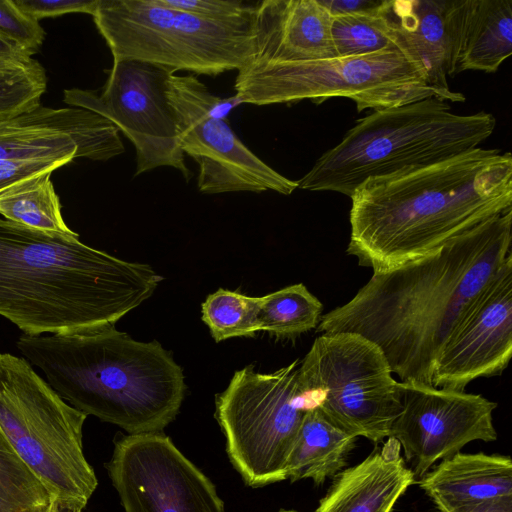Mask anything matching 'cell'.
<instances>
[{
  "label": "cell",
  "instance_id": "cell-17",
  "mask_svg": "<svg viewBox=\"0 0 512 512\" xmlns=\"http://www.w3.org/2000/svg\"><path fill=\"white\" fill-rule=\"evenodd\" d=\"M467 5L468 0H384L379 10L395 48L448 102L465 101L447 80L457 73Z\"/></svg>",
  "mask_w": 512,
  "mask_h": 512
},
{
  "label": "cell",
  "instance_id": "cell-34",
  "mask_svg": "<svg viewBox=\"0 0 512 512\" xmlns=\"http://www.w3.org/2000/svg\"><path fill=\"white\" fill-rule=\"evenodd\" d=\"M31 59V56L19 48L0 39V64L28 62Z\"/></svg>",
  "mask_w": 512,
  "mask_h": 512
},
{
  "label": "cell",
  "instance_id": "cell-27",
  "mask_svg": "<svg viewBox=\"0 0 512 512\" xmlns=\"http://www.w3.org/2000/svg\"><path fill=\"white\" fill-rule=\"evenodd\" d=\"M331 38L336 57H355L396 49L380 12L332 17Z\"/></svg>",
  "mask_w": 512,
  "mask_h": 512
},
{
  "label": "cell",
  "instance_id": "cell-28",
  "mask_svg": "<svg viewBox=\"0 0 512 512\" xmlns=\"http://www.w3.org/2000/svg\"><path fill=\"white\" fill-rule=\"evenodd\" d=\"M47 80L45 69L34 58L0 64V122L38 107Z\"/></svg>",
  "mask_w": 512,
  "mask_h": 512
},
{
  "label": "cell",
  "instance_id": "cell-21",
  "mask_svg": "<svg viewBox=\"0 0 512 512\" xmlns=\"http://www.w3.org/2000/svg\"><path fill=\"white\" fill-rule=\"evenodd\" d=\"M356 438L319 408L307 410L286 464V479L292 482L311 479L317 485L322 484L345 466Z\"/></svg>",
  "mask_w": 512,
  "mask_h": 512
},
{
  "label": "cell",
  "instance_id": "cell-23",
  "mask_svg": "<svg viewBox=\"0 0 512 512\" xmlns=\"http://www.w3.org/2000/svg\"><path fill=\"white\" fill-rule=\"evenodd\" d=\"M0 215L39 231L76 234L64 221L49 172L19 180L0 190Z\"/></svg>",
  "mask_w": 512,
  "mask_h": 512
},
{
  "label": "cell",
  "instance_id": "cell-3",
  "mask_svg": "<svg viewBox=\"0 0 512 512\" xmlns=\"http://www.w3.org/2000/svg\"><path fill=\"white\" fill-rule=\"evenodd\" d=\"M163 277L79 240L0 218V316L23 334H69L114 325Z\"/></svg>",
  "mask_w": 512,
  "mask_h": 512
},
{
  "label": "cell",
  "instance_id": "cell-25",
  "mask_svg": "<svg viewBox=\"0 0 512 512\" xmlns=\"http://www.w3.org/2000/svg\"><path fill=\"white\" fill-rule=\"evenodd\" d=\"M0 512H58L43 482L0 430Z\"/></svg>",
  "mask_w": 512,
  "mask_h": 512
},
{
  "label": "cell",
  "instance_id": "cell-30",
  "mask_svg": "<svg viewBox=\"0 0 512 512\" xmlns=\"http://www.w3.org/2000/svg\"><path fill=\"white\" fill-rule=\"evenodd\" d=\"M168 8L180 10L200 18L230 21L254 14L256 3L240 0H158Z\"/></svg>",
  "mask_w": 512,
  "mask_h": 512
},
{
  "label": "cell",
  "instance_id": "cell-11",
  "mask_svg": "<svg viewBox=\"0 0 512 512\" xmlns=\"http://www.w3.org/2000/svg\"><path fill=\"white\" fill-rule=\"evenodd\" d=\"M167 98L173 110L183 153L199 166L198 189L205 194L273 191L290 195L297 182L257 157L238 138L226 117L242 104L234 95L210 93L195 75L171 74Z\"/></svg>",
  "mask_w": 512,
  "mask_h": 512
},
{
  "label": "cell",
  "instance_id": "cell-4",
  "mask_svg": "<svg viewBox=\"0 0 512 512\" xmlns=\"http://www.w3.org/2000/svg\"><path fill=\"white\" fill-rule=\"evenodd\" d=\"M16 346L71 406L129 434L162 432L179 413L183 371L158 341L140 342L109 325L23 334Z\"/></svg>",
  "mask_w": 512,
  "mask_h": 512
},
{
  "label": "cell",
  "instance_id": "cell-19",
  "mask_svg": "<svg viewBox=\"0 0 512 512\" xmlns=\"http://www.w3.org/2000/svg\"><path fill=\"white\" fill-rule=\"evenodd\" d=\"M388 437L380 452L341 472L314 512H391L415 475Z\"/></svg>",
  "mask_w": 512,
  "mask_h": 512
},
{
  "label": "cell",
  "instance_id": "cell-9",
  "mask_svg": "<svg viewBox=\"0 0 512 512\" xmlns=\"http://www.w3.org/2000/svg\"><path fill=\"white\" fill-rule=\"evenodd\" d=\"M299 360L274 372L252 364L216 395L215 417L234 468L251 487L286 480V464L309 405L298 380Z\"/></svg>",
  "mask_w": 512,
  "mask_h": 512
},
{
  "label": "cell",
  "instance_id": "cell-8",
  "mask_svg": "<svg viewBox=\"0 0 512 512\" xmlns=\"http://www.w3.org/2000/svg\"><path fill=\"white\" fill-rule=\"evenodd\" d=\"M235 96L242 104H290L342 97L358 112L445 97L426 81L419 67L398 49L300 62H250L237 71ZM448 102V101H447Z\"/></svg>",
  "mask_w": 512,
  "mask_h": 512
},
{
  "label": "cell",
  "instance_id": "cell-14",
  "mask_svg": "<svg viewBox=\"0 0 512 512\" xmlns=\"http://www.w3.org/2000/svg\"><path fill=\"white\" fill-rule=\"evenodd\" d=\"M106 468L125 512H224L211 480L162 432L115 439Z\"/></svg>",
  "mask_w": 512,
  "mask_h": 512
},
{
  "label": "cell",
  "instance_id": "cell-26",
  "mask_svg": "<svg viewBox=\"0 0 512 512\" xmlns=\"http://www.w3.org/2000/svg\"><path fill=\"white\" fill-rule=\"evenodd\" d=\"M260 297L218 289L202 303V320L220 342L233 337L254 336L259 330Z\"/></svg>",
  "mask_w": 512,
  "mask_h": 512
},
{
  "label": "cell",
  "instance_id": "cell-18",
  "mask_svg": "<svg viewBox=\"0 0 512 512\" xmlns=\"http://www.w3.org/2000/svg\"><path fill=\"white\" fill-rule=\"evenodd\" d=\"M332 16L319 0H264L253 14L251 62H300L336 57Z\"/></svg>",
  "mask_w": 512,
  "mask_h": 512
},
{
  "label": "cell",
  "instance_id": "cell-2",
  "mask_svg": "<svg viewBox=\"0 0 512 512\" xmlns=\"http://www.w3.org/2000/svg\"><path fill=\"white\" fill-rule=\"evenodd\" d=\"M350 198L346 252L373 273L387 272L512 210V155L477 147L368 178Z\"/></svg>",
  "mask_w": 512,
  "mask_h": 512
},
{
  "label": "cell",
  "instance_id": "cell-33",
  "mask_svg": "<svg viewBox=\"0 0 512 512\" xmlns=\"http://www.w3.org/2000/svg\"><path fill=\"white\" fill-rule=\"evenodd\" d=\"M438 512H512V495L488 498Z\"/></svg>",
  "mask_w": 512,
  "mask_h": 512
},
{
  "label": "cell",
  "instance_id": "cell-31",
  "mask_svg": "<svg viewBox=\"0 0 512 512\" xmlns=\"http://www.w3.org/2000/svg\"><path fill=\"white\" fill-rule=\"evenodd\" d=\"M28 16L40 22L44 18L58 17L69 13L95 12L98 0H14Z\"/></svg>",
  "mask_w": 512,
  "mask_h": 512
},
{
  "label": "cell",
  "instance_id": "cell-16",
  "mask_svg": "<svg viewBox=\"0 0 512 512\" xmlns=\"http://www.w3.org/2000/svg\"><path fill=\"white\" fill-rule=\"evenodd\" d=\"M512 356V254L469 304L436 360L432 385L465 391L480 377L501 375Z\"/></svg>",
  "mask_w": 512,
  "mask_h": 512
},
{
  "label": "cell",
  "instance_id": "cell-6",
  "mask_svg": "<svg viewBox=\"0 0 512 512\" xmlns=\"http://www.w3.org/2000/svg\"><path fill=\"white\" fill-rule=\"evenodd\" d=\"M86 418L25 358L0 352V430L51 493L58 512H82L97 488L83 452Z\"/></svg>",
  "mask_w": 512,
  "mask_h": 512
},
{
  "label": "cell",
  "instance_id": "cell-29",
  "mask_svg": "<svg viewBox=\"0 0 512 512\" xmlns=\"http://www.w3.org/2000/svg\"><path fill=\"white\" fill-rule=\"evenodd\" d=\"M45 31L40 22L25 14L14 0H0V39L29 56L39 52Z\"/></svg>",
  "mask_w": 512,
  "mask_h": 512
},
{
  "label": "cell",
  "instance_id": "cell-13",
  "mask_svg": "<svg viewBox=\"0 0 512 512\" xmlns=\"http://www.w3.org/2000/svg\"><path fill=\"white\" fill-rule=\"evenodd\" d=\"M124 151L119 130L101 115L78 107L54 109L40 104L0 122V190L52 173L77 157L106 161Z\"/></svg>",
  "mask_w": 512,
  "mask_h": 512
},
{
  "label": "cell",
  "instance_id": "cell-20",
  "mask_svg": "<svg viewBox=\"0 0 512 512\" xmlns=\"http://www.w3.org/2000/svg\"><path fill=\"white\" fill-rule=\"evenodd\" d=\"M419 485L437 510L512 495V462L508 456L459 451L423 475Z\"/></svg>",
  "mask_w": 512,
  "mask_h": 512
},
{
  "label": "cell",
  "instance_id": "cell-1",
  "mask_svg": "<svg viewBox=\"0 0 512 512\" xmlns=\"http://www.w3.org/2000/svg\"><path fill=\"white\" fill-rule=\"evenodd\" d=\"M511 228L509 210L422 259L373 273L351 300L321 316L318 332L361 335L401 382L432 385L447 337L511 253Z\"/></svg>",
  "mask_w": 512,
  "mask_h": 512
},
{
  "label": "cell",
  "instance_id": "cell-15",
  "mask_svg": "<svg viewBox=\"0 0 512 512\" xmlns=\"http://www.w3.org/2000/svg\"><path fill=\"white\" fill-rule=\"evenodd\" d=\"M399 388L403 409L390 437L399 442L415 476L472 441L497 439L492 416L497 403L482 395L417 382H399Z\"/></svg>",
  "mask_w": 512,
  "mask_h": 512
},
{
  "label": "cell",
  "instance_id": "cell-24",
  "mask_svg": "<svg viewBox=\"0 0 512 512\" xmlns=\"http://www.w3.org/2000/svg\"><path fill=\"white\" fill-rule=\"evenodd\" d=\"M322 311V303L304 284H293L260 297L259 330L277 338H295L316 328Z\"/></svg>",
  "mask_w": 512,
  "mask_h": 512
},
{
  "label": "cell",
  "instance_id": "cell-35",
  "mask_svg": "<svg viewBox=\"0 0 512 512\" xmlns=\"http://www.w3.org/2000/svg\"><path fill=\"white\" fill-rule=\"evenodd\" d=\"M278 512H298V511H294V510H280Z\"/></svg>",
  "mask_w": 512,
  "mask_h": 512
},
{
  "label": "cell",
  "instance_id": "cell-10",
  "mask_svg": "<svg viewBox=\"0 0 512 512\" xmlns=\"http://www.w3.org/2000/svg\"><path fill=\"white\" fill-rule=\"evenodd\" d=\"M310 409L356 437H390L403 406L399 382L380 348L350 332L322 333L298 370Z\"/></svg>",
  "mask_w": 512,
  "mask_h": 512
},
{
  "label": "cell",
  "instance_id": "cell-12",
  "mask_svg": "<svg viewBox=\"0 0 512 512\" xmlns=\"http://www.w3.org/2000/svg\"><path fill=\"white\" fill-rule=\"evenodd\" d=\"M174 70L148 62L113 61L107 81L98 93L64 90V102L93 111L111 121L135 146L134 176L168 166L189 181L173 110L167 98V80Z\"/></svg>",
  "mask_w": 512,
  "mask_h": 512
},
{
  "label": "cell",
  "instance_id": "cell-22",
  "mask_svg": "<svg viewBox=\"0 0 512 512\" xmlns=\"http://www.w3.org/2000/svg\"><path fill=\"white\" fill-rule=\"evenodd\" d=\"M511 54L512 0H468L457 73H495Z\"/></svg>",
  "mask_w": 512,
  "mask_h": 512
},
{
  "label": "cell",
  "instance_id": "cell-32",
  "mask_svg": "<svg viewBox=\"0 0 512 512\" xmlns=\"http://www.w3.org/2000/svg\"><path fill=\"white\" fill-rule=\"evenodd\" d=\"M332 17L349 14H371L380 10L384 0H319Z\"/></svg>",
  "mask_w": 512,
  "mask_h": 512
},
{
  "label": "cell",
  "instance_id": "cell-7",
  "mask_svg": "<svg viewBox=\"0 0 512 512\" xmlns=\"http://www.w3.org/2000/svg\"><path fill=\"white\" fill-rule=\"evenodd\" d=\"M92 17L113 61L137 60L175 72L216 76L239 71L255 54L253 15L216 21L158 0H98Z\"/></svg>",
  "mask_w": 512,
  "mask_h": 512
},
{
  "label": "cell",
  "instance_id": "cell-5",
  "mask_svg": "<svg viewBox=\"0 0 512 512\" xmlns=\"http://www.w3.org/2000/svg\"><path fill=\"white\" fill-rule=\"evenodd\" d=\"M488 112L461 115L430 97L376 110L323 153L297 188L351 196L366 179L434 164L479 147L496 128Z\"/></svg>",
  "mask_w": 512,
  "mask_h": 512
}]
</instances>
